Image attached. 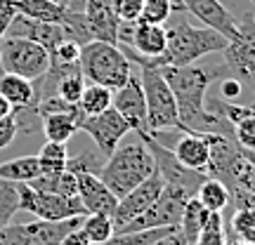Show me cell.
<instances>
[{
  "label": "cell",
  "mask_w": 255,
  "mask_h": 245,
  "mask_svg": "<svg viewBox=\"0 0 255 245\" xmlns=\"http://www.w3.org/2000/svg\"><path fill=\"white\" fill-rule=\"evenodd\" d=\"M19 212V184L0 177V227L12 222Z\"/></svg>",
  "instance_id": "cell-35"
},
{
  "label": "cell",
  "mask_w": 255,
  "mask_h": 245,
  "mask_svg": "<svg viewBox=\"0 0 255 245\" xmlns=\"http://www.w3.org/2000/svg\"><path fill=\"white\" fill-rule=\"evenodd\" d=\"M59 245H92V243H90V238L85 236V231L78 227V229H73V231H69V234L62 238Z\"/></svg>",
  "instance_id": "cell-42"
},
{
  "label": "cell",
  "mask_w": 255,
  "mask_h": 245,
  "mask_svg": "<svg viewBox=\"0 0 255 245\" xmlns=\"http://www.w3.org/2000/svg\"><path fill=\"white\" fill-rule=\"evenodd\" d=\"M173 154L184 167L208 174L210 132H182L173 144Z\"/></svg>",
  "instance_id": "cell-18"
},
{
  "label": "cell",
  "mask_w": 255,
  "mask_h": 245,
  "mask_svg": "<svg viewBox=\"0 0 255 245\" xmlns=\"http://www.w3.org/2000/svg\"><path fill=\"white\" fill-rule=\"evenodd\" d=\"M196 200H199L208 212H225V208L232 203V196H229V189L220 182V179L206 177V179L201 182L199 191H196Z\"/></svg>",
  "instance_id": "cell-25"
},
{
  "label": "cell",
  "mask_w": 255,
  "mask_h": 245,
  "mask_svg": "<svg viewBox=\"0 0 255 245\" xmlns=\"http://www.w3.org/2000/svg\"><path fill=\"white\" fill-rule=\"evenodd\" d=\"M83 217L59 219V222L33 219L26 224H5L0 227V245H59L69 231L81 227Z\"/></svg>",
  "instance_id": "cell-8"
},
{
  "label": "cell",
  "mask_w": 255,
  "mask_h": 245,
  "mask_svg": "<svg viewBox=\"0 0 255 245\" xmlns=\"http://www.w3.org/2000/svg\"><path fill=\"white\" fill-rule=\"evenodd\" d=\"M28 184H31L33 189L47 191V193H59V196H69V198L78 196V179H76V172H71V170L43 172Z\"/></svg>",
  "instance_id": "cell-24"
},
{
  "label": "cell",
  "mask_w": 255,
  "mask_h": 245,
  "mask_svg": "<svg viewBox=\"0 0 255 245\" xmlns=\"http://www.w3.org/2000/svg\"><path fill=\"white\" fill-rule=\"evenodd\" d=\"M17 9H14V2L12 0H0V40L5 38V31H7L9 21L14 19Z\"/></svg>",
  "instance_id": "cell-41"
},
{
  "label": "cell",
  "mask_w": 255,
  "mask_h": 245,
  "mask_svg": "<svg viewBox=\"0 0 255 245\" xmlns=\"http://www.w3.org/2000/svg\"><path fill=\"white\" fill-rule=\"evenodd\" d=\"M165 36H168V47H165V55L158 59L156 69L165 66V64L189 66V64H196L203 57L222 52L229 43L218 31H213L208 26H191L187 19H177L173 26H168Z\"/></svg>",
  "instance_id": "cell-3"
},
{
  "label": "cell",
  "mask_w": 255,
  "mask_h": 245,
  "mask_svg": "<svg viewBox=\"0 0 255 245\" xmlns=\"http://www.w3.org/2000/svg\"><path fill=\"white\" fill-rule=\"evenodd\" d=\"M62 28H64V36L78 43V45H88L92 40V33H90V24L85 19V12H78V9H71L66 12V19L62 21Z\"/></svg>",
  "instance_id": "cell-33"
},
{
  "label": "cell",
  "mask_w": 255,
  "mask_h": 245,
  "mask_svg": "<svg viewBox=\"0 0 255 245\" xmlns=\"http://www.w3.org/2000/svg\"><path fill=\"white\" fill-rule=\"evenodd\" d=\"M81 229L85 231V236L90 238L92 245L104 243V241H109V238L116 234V231H114V219H111V215H104V212L85 215Z\"/></svg>",
  "instance_id": "cell-30"
},
{
  "label": "cell",
  "mask_w": 255,
  "mask_h": 245,
  "mask_svg": "<svg viewBox=\"0 0 255 245\" xmlns=\"http://www.w3.org/2000/svg\"><path fill=\"white\" fill-rule=\"evenodd\" d=\"M78 64H81V73L85 81L104 85L109 90H119L132 76V62L114 43L90 40L88 45L81 47Z\"/></svg>",
  "instance_id": "cell-4"
},
{
  "label": "cell",
  "mask_w": 255,
  "mask_h": 245,
  "mask_svg": "<svg viewBox=\"0 0 255 245\" xmlns=\"http://www.w3.org/2000/svg\"><path fill=\"white\" fill-rule=\"evenodd\" d=\"M78 57H81V45L66 38V40H62V43L50 52V62H55V64H78Z\"/></svg>",
  "instance_id": "cell-38"
},
{
  "label": "cell",
  "mask_w": 255,
  "mask_h": 245,
  "mask_svg": "<svg viewBox=\"0 0 255 245\" xmlns=\"http://www.w3.org/2000/svg\"><path fill=\"white\" fill-rule=\"evenodd\" d=\"M232 238L244 241L248 245H255V208H237L229 222Z\"/></svg>",
  "instance_id": "cell-31"
},
{
  "label": "cell",
  "mask_w": 255,
  "mask_h": 245,
  "mask_svg": "<svg viewBox=\"0 0 255 245\" xmlns=\"http://www.w3.org/2000/svg\"><path fill=\"white\" fill-rule=\"evenodd\" d=\"M78 127H81V132H85V135L95 142L97 151H100L104 158H109V156L116 151V146L121 144V139H123L128 132H132L130 123H128L114 106L107 109L104 113H100V116H83Z\"/></svg>",
  "instance_id": "cell-11"
},
{
  "label": "cell",
  "mask_w": 255,
  "mask_h": 245,
  "mask_svg": "<svg viewBox=\"0 0 255 245\" xmlns=\"http://www.w3.org/2000/svg\"><path fill=\"white\" fill-rule=\"evenodd\" d=\"M100 151L95 154V151H83L78 156H69V163H66V170H71V172H92V174H100L102 165L104 161L100 158Z\"/></svg>",
  "instance_id": "cell-37"
},
{
  "label": "cell",
  "mask_w": 255,
  "mask_h": 245,
  "mask_svg": "<svg viewBox=\"0 0 255 245\" xmlns=\"http://www.w3.org/2000/svg\"><path fill=\"white\" fill-rule=\"evenodd\" d=\"M139 82L146 101V132H165V130L187 132L177 113L175 94L161 71L154 66H139Z\"/></svg>",
  "instance_id": "cell-5"
},
{
  "label": "cell",
  "mask_w": 255,
  "mask_h": 245,
  "mask_svg": "<svg viewBox=\"0 0 255 245\" xmlns=\"http://www.w3.org/2000/svg\"><path fill=\"white\" fill-rule=\"evenodd\" d=\"M177 227H161V229H144V231H121V234H114L109 241L97 245H151L156 243L158 238H163L165 234L175 231Z\"/></svg>",
  "instance_id": "cell-28"
},
{
  "label": "cell",
  "mask_w": 255,
  "mask_h": 245,
  "mask_svg": "<svg viewBox=\"0 0 255 245\" xmlns=\"http://www.w3.org/2000/svg\"><path fill=\"white\" fill-rule=\"evenodd\" d=\"M38 174H40L38 156H19V158L0 163V177L9 179V182L28 184V182H33Z\"/></svg>",
  "instance_id": "cell-26"
},
{
  "label": "cell",
  "mask_w": 255,
  "mask_h": 245,
  "mask_svg": "<svg viewBox=\"0 0 255 245\" xmlns=\"http://www.w3.org/2000/svg\"><path fill=\"white\" fill-rule=\"evenodd\" d=\"M244 92H246V87H244L237 78H232V76L222 78V82H220V99H225V101H237V104H241Z\"/></svg>",
  "instance_id": "cell-40"
},
{
  "label": "cell",
  "mask_w": 255,
  "mask_h": 245,
  "mask_svg": "<svg viewBox=\"0 0 255 245\" xmlns=\"http://www.w3.org/2000/svg\"><path fill=\"white\" fill-rule=\"evenodd\" d=\"M237 19V38L227 43L222 50L225 55V71L227 76L237 78L246 92L255 97V17L244 12Z\"/></svg>",
  "instance_id": "cell-6"
},
{
  "label": "cell",
  "mask_w": 255,
  "mask_h": 245,
  "mask_svg": "<svg viewBox=\"0 0 255 245\" xmlns=\"http://www.w3.org/2000/svg\"><path fill=\"white\" fill-rule=\"evenodd\" d=\"M251 106H253V109H255V101H253V104H251Z\"/></svg>",
  "instance_id": "cell-48"
},
{
  "label": "cell",
  "mask_w": 255,
  "mask_h": 245,
  "mask_svg": "<svg viewBox=\"0 0 255 245\" xmlns=\"http://www.w3.org/2000/svg\"><path fill=\"white\" fill-rule=\"evenodd\" d=\"M66 163H69V149H66V144L45 142L43 149L38 151L40 174L43 172H62V170H66Z\"/></svg>",
  "instance_id": "cell-29"
},
{
  "label": "cell",
  "mask_w": 255,
  "mask_h": 245,
  "mask_svg": "<svg viewBox=\"0 0 255 245\" xmlns=\"http://www.w3.org/2000/svg\"><path fill=\"white\" fill-rule=\"evenodd\" d=\"M12 2L19 14L28 19H38V21H47V24H59V26L69 12L66 5H59L52 0H12Z\"/></svg>",
  "instance_id": "cell-22"
},
{
  "label": "cell",
  "mask_w": 255,
  "mask_h": 245,
  "mask_svg": "<svg viewBox=\"0 0 255 245\" xmlns=\"http://www.w3.org/2000/svg\"><path fill=\"white\" fill-rule=\"evenodd\" d=\"M111 101H114V90L104 87V85L88 82L81 99H78V109L83 116H100L107 109H111Z\"/></svg>",
  "instance_id": "cell-27"
},
{
  "label": "cell",
  "mask_w": 255,
  "mask_h": 245,
  "mask_svg": "<svg viewBox=\"0 0 255 245\" xmlns=\"http://www.w3.org/2000/svg\"><path fill=\"white\" fill-rule=\"evenodd\" d=\"M165 47H168L165 26L135 21V31H132V38H130V45L121 47V50L137 66H154L156 69L158 59L165 55Z\"/></svg>",
  "instance_id": "cell-13"
},
{
  "label": "cell",
  "mask_w": 255,
  "mask_h": 245,
  "mask_svg": "<svg viewBox=\"0 0 255 245\" xmlns=\"http://www.w3.org/2000/svg\"><path fill=\"white\" fill-rule=\"evenodd\" d=\"M251 2H253V5H255V0H251Z\"/></svg>",
  "instance_id": "cell-49"
},
{
  "label": "cell",
  "mask_w": 255,
  "mask_h": 245,
  "mask_svg": "<svg viewBox=\"0 0 255 245\" xmlns=\"http://www.w3.org/2000/svg\"><path fill=\"white\" fill-rule=\"evenodd\" d=\"M241 151H244V149H241ZM244 154L248 156V161H251V163L255 165V151H244Z\"/></svg>",
  "instance_id": "cell-46"
},
{
  "label": "cell",
  "mask_w": 255,
  "mask_h": 245,
  "mask_svg": "<svg viewBox=\"0 0 255 245\" xmlns=\"http://www.w3.org/2000/svg\"><path fill=\"white\" fill-rule=\"evenodd\" d=\"M161 76L170 85L177 104V113L187 132H218V135L232 137V130L225 125V120L218 113L206 109V94H208L210 82L220 78L225 71L222 66H201V64H189V66H158Z\"/></svg>",
  "instance_id": "cell-1"
},
{
  "label": "cell",
  "mask_w": 255,
  "mask_h": 245,
  "mask_svg": "<svg viewBox=\"0 0 255 245\" xmlns=\"http://www.w3.org/2000/svg\"><path fill=\"white\" fill-rule=\"evenodd\" d=\"M12 111H14V109H12V104H9V101L5 99L2 94H0V118H7Z\"/></svg>",
  "instance_id": "cell-44"
},
{
  "label": "cell",
  "mask_w": 255,
  "mask_h": 245,
  "mask_svg": "<svg viewBox=\"0 0 255 245\" xmlns=\"http://www.w3.org/2000/svg\"><path fill=\"white\" fill-rule=\"evenodd\" d=\"M232 142L244 149V151H255V109L248 106V111L232 125Z\"/></svg>",
  "instance_id": "cell-34"
},
{
  "label": "cell",
  "mask_w": 255,
  "mask_h": 245,
  "mask_svg": "<svg viewBox=\"0 0 255 245\" xmlns=\"http://www.w3.org/2000/svg\"><path fill=\"white\" fill-rule=\"evenodd\" d=\"M50 69V52L26 38H9L0 40V73H14L26 81L36 82Z\"/></svg>",
  "instance_id": "cell-7"
},
{
  "label": "cell",
  "mask_w": 255,
  "mask_h": 245,
  "mask_svg": "<svg viewBox=\"0 0 255 245\" xmlns=\"http://www.w3.org/2000/svg\"><path fill=\"white\" fill-rule=\"evenodd\" d=\"M222 215L225 212H210L196 245H227V231H225V217Z\"/></svg>",
  "instance_id": "cell-36"
},
{
  "label": "cell",
  "mask_w": 255,
  "mask_h": 245,
  "mask_svg": "<svg viewBox=\"0 0 255 245\" xmlns=\"http://www.w3.org/2000/svg\"><path fill=\"white\" fill-rule=\"evenodd\" d=\"M194 198L191 193L177 186H165L161 196L149 210H144L139 217H135L123 231H144V229H161V227H180V217L187 205V200ZM121 234V231H119Z\"/></svg>",
  "instance_id": "cell-10"
},
{
  "label": "cell",
  "mask_w": 255,
  "mask_h": 245,
  "mask_svg": "<svg viewBox=\"0 0 255 245\" xmlns=\"http://www.w3.org/2000/svg\"><path fill=\"white\" fill-rule=\"evenodd\" d=\"M182 9L203 21V26L218 31L220 36H225L232 43L237 38V19L220 0H180Z\"/></svg>",
  "instance_id": "cell-15"
},
{
  "label": "cell",
  "mask_w": 255,
  "mask_h": 245,
  "mask_svg": "<svg viewBox=\"0 0 255 245\" xmlns=\"http://www.w3.org/2000/svg\"><path fill=\"white\" fill-rule=\"evenodd\" d=\"M154 170V156L149 151V146L137 137L135 142L116 146V151L102 165L100 179L109 186V191L116 198H123L128 191H132L137 184H142Z\"/></svg>",
  "instance_id": "cell-2"
},
{
  "label": "cell",
  "mask_w": 255,
  "mask_h": 245,
  "mask_svg": "<svg viewBox=\"0 0 255 245\" xmlns=\"http://www.w3.org/2000/svg\"><path fill=\"white\" fill-rule=\"evenodd\" d=\"M52 2H59V5H66V7H69V5H71L73 0H52Z\"/></svg>",
  "instance_id": "cell-47"
},
{
  "label": "cell",
  "mask_w": 255,
  "mask_h": 245,
  "mask_svg": "<svg viewBox=\"0 0 255 245\" xmlns=\"http://www.w3.org/2000/svg\"><path fill=\"white\" fill-rule=\"evenodd\" d=\"M175 9H182L180 0H144V5H142V14H139V21L165 26V21L170 19V14H173Z\"/></svg>",
  "instance_id": "cell-32"
},
{
  "label": "cell",
  "mask_w": 255,
  "mask_h": 245,
  "mask_svg": "<svg viewBox=\"0 0 255 245\" xmlns=\"http://www.w3.org/2000/svg\"><path fill=\"white\" fill-rule=\"evenodd\" d=\"M83 5H85V0H73L69 7H71V9H78V12H83Z\"/></svg>",
  "instance_id": "cell-45"
},
{
  "label": "cell",
  "mask_w": 255,
  "mask_h": 245,
  "mask_svg": "<svg viewBox=\"0 0 255 245\" xmlns=\"http://www.w3.org/2000/svg\"><path fill=\"white\" fill-rule=\"evenodd\" d=\"M5 36L9 38H26L33 40L38 45H43L47 52H52L62 40H66L64 36V28L59 24H47V21H38V19H28L24 14H14V19L9 21Z\"/></svg>",
  "instance_id": "cell-16"
},
{
  "label": "cell",
  "mask_w": 255,
  "mask_h": 245,
  "mask_svg": "<svg viewBox=\"0 0 255 245\" xmlns=\"http://www.w3.org/2000/svg\"><path fill=\"white\" fill-rule=\"evenodd\" d=\"M0 94L12 104V109H36V85L14 73H0Z\"/></svg>",
  "instance_id": "cell-21"
},
{
  "label": "cell",
  "mask_w": 255,
  "mask_h": 245,
  "mask_svg": "<svg viewBox=\"0 0 255 245\" xmlns=\"http://www.w3.org/2000/svg\"><path fill=\"white\" fill-rule=\"evenodd\" d=\"M151 245H187V241H184V236L180 234V229H175V231L165 234L163 238H158V241Z\"/></svg>",
  "instance_id": "cell-43"
},
{
  "label": "cell",
  "mask_w": 255,
  "mask_h": 245,
  "mask_svg": "<svg viewBox=\"0 0 255 245\" xmlns=\"http://www.w3.org/2000/svg\"><path fill=\"white\" fill-rule=\"evenodd\" d=\"M161 191H163V179H161V174L154 170L144 182L137 184L132 191H128L123 198H119L116 208H114V212H111L114 231H116V234L123 231L132 219L139 217L144 210L151 208V205L156 203V198L161 196Z\"/></svg>",
  "instance_id": "cell-12"
},
{
  "label": "cell",
  "mask_w": 255,
  "mask_h": 245,
  "mask_svg": "<svg viewBox=\"0 0 255 245\" xmlns=\"http://www.w3.org/2000/svg\"><path fill=\"white\" fill-rule=\"evenodd\" d=\"M83 12H85V19L90 24L92 40L116 45L121 19L116 14V9H114V0H85Z\"/></svg>",
  "instance_id": "cell-17"
},
{
  "label": "cell",
  "mask_w": 255,
  "mask_h": 245,
  "mask_svg": "<svg viewBox=\"0 0 255 245\" xmlns=\"http://www.w3.org/2000/svg\"><path fill=\"white\" fill-rule=\"evenodd\" d=\"M111 106L130 123L132 132L144 130L146 127V101H144V90H142L139 76L132 73L126 85H121L119 90H114Z\"/></svg>",
  "instance_id": "cell-14"
},
{
  "label": "cell",
  "mask_w": 255,
  "mask_h": 245,
  "mask_svg": "<svg viewBox=\"0 0 255 245\" xmlns=\"http://www.w3.org/2000/svg\"><path fill=\"white\" fill-rule=\"evenodd\" d=\"M19 210H26L36 219H47V222L88 215L78 196L69 198L59 193H47V191L33 189L31 184H19Z\"/></svg>",
  "instance_id": "cell-9"
},
{
  "label": "cell",
  "mask_w": 255,
  "mask_h": 245,
  "mask_svg": "<svg viewBox=\"0 0 255 245\" xmlns=\"http://www.w3.org/2000/svg\"><path fill=\"white\" fill-rule=\"evenodd\" d=\"M144 0H114V9L121 21H139Z\"/></svg>",
  "instance_id": "cell-39"
},
{
  "label": "cell",
  "mask_w": 255,
  "mask_h": 245,
  "mask_svg": "<svg viewBox=\"0 0 255 245\" xmlns=\"http://www.w3.org/2000/svg\"><path fill=\"white\" fill-rule=\"evenodd\" d=\"M83 113L81 109L76 106L71 111H55V113H45L40 116V125H43V135L47 137V142H59V144H66L76 132H81V123Z\"/></svg>",
  "instance_id": "cell-20"
},
{
  "label": "cell",
  "mask_w": 255,
  "mask_h": 245,
  "mask_svg": "<svg viewBox=\"0 0 255 245\" xmlns=\"http://www.w3.org/2000/svg\"><path fill=\"white\" fill-rule=\"evenodd\" d=\"M76 179H78V198H81L83 208L88 215L92 212H104V215H111L119 198L109 191V186L100 179V174L92 172H76Z\"/></svg>",
  "instance_id": "cell-19"
},
{
  "label": "cell",
  "mask_w": 255,
  "mask_h": 245,
  "mask_svg": "<svg viewBox=\"0 0 255 245\" xmlns=\"http://www.w3.org/2000/svg\"><path fill=\"white\" fill-rule=\"evenodd\" d=\"M208 217H210V212L196 200V196L187 200V205L182 210V217H180V227H177L180 234L184 236V241H187V245H196Z\"/></svg>",
  "instance_id": "cell-23"
}]
</instances>
